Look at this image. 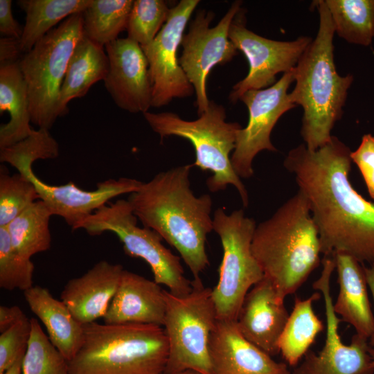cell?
Here are the masks:
<instances>
[{
    "label": "cell",
    "mask_w": 374,
    "mask_h": 374,
    "mask_svg": "<svg viewBox=\"0 0 374 374\" xmlns=\"http://www.w3.org/2000/svg\"><path fill=\"white\" fill-rule=\"evenodd\" d=\"M351 151L338 138L317 150L305 144L292 149L283 165L294 173L318 229L323 256L350 255L374 263V202L351 185Z\"/></svg>",
    "instance_id": "1"
},
{
    "label": "cell",
    "mask_w": 374,
    "mask_h": 374,
    "mask_svg": "<svg viewBox=\"0 0 374 374\" xmlns=\"http://www.w3.org/2000/svg\"><path fill=\"white\" fill-rule=\"evenodd\" d=\"M161 374H165V373H161ZM175 374H201V373H198L197 371H193V370H186V371L179 372V373H175Z\"/></svg>",
    "instance_id": "42"
},
{
    "label": "cell",
    "mask_w": 374,
    "mask_h": 374,
    "mask_svg": "<svg viewBox=\"0 0 374 374\" xmlns=\"http://www.w3.org/2000/svg\"><path fill=\"white\" fill-rule=\"evenodd\" d=\"M105 47L109 68L103 81L115 104L132 114L147 112L152 107V85L141 45L127 37Z\"/></svg>",
    "instance_id": "17"
},
{
    "label": "cell",
    "mask_w": 374,
    "mask_h": 374,
    "mask_svg": "<svg viewBox=\"0 0 374 374\" xmlns=\"http://www.w3.org/2000/svg\"><path fill=\"white\" fill-rule=\"evenodd\" d=\"M169 353L162 326L99 323L84 326L81 347L69 361L70 374H161Z\"/></svg>",
    "instance_id": "5"
},
{
    "label": "cell",
    "mask_w": 374,
    "mask_h": 374,
    "mask_svg": "<svg viewBox=\"0 0 374 374\" xmlns=\"http://www.w3.org/2000/svg\"><path fill=\"white\" fill-rule=\"evenodd\" d=\"M23 359L16 362L12 366L7 369L3 374H21Z\"/></svg>",
    "instance_id": "41"
},
{
    "label": "cell",
    "mask_w": 374,
    "mask_h": 374,
    "mask_svg": "<svg viewBox=\"0 0 374 374\" xmlns=\"http://www.w3.org/2000/svg\"><path fill=\"white\" fill-rule=\"evenodd\" d=\"M31 333L30 319L20 321L0 335V374L24 359Z\"/></svg>",
    "instance_id": "35"
},
{
    "label": "cell",
    "mask_w": 374,
    "mask_h": 374,
    "mask_svg": "<svg viewBox=\"0 0 374 374\" xmlns=\"http://www.w3.org/2000/svg\"><path fill=\"white\" fill-rule=\"evenodd\" d=\"M192 164L157 174L131 193L127 200L143 225L175 248L189 268L192 283L202 285L200 274L209 265L207 235L213 230L209 195L196 197L190 188Z\"/></svg>",
    "instance_id": "2"
},
{
    "label": "cell",
    "mask_w": 374,
    "mask_h": 374,
    "mask_svg": "<svg viewBox=\"0 0 374 374\" xmlns=\"http://www.w3.org/2000/svg\"><path fill=\"white\" fill-rule=\"evenodd\" d=\"M123 270L120 264L100 260L82 276L69 280L60 299L81 324L95 322L106 314Z\"/></svg>",
    "instance_id": "20"
},
{
    "label": "cell",
    "mask_w": 374,
    "mask_h": 374,
    "mask_svg": "<svg viewBox=\"0 0 374 374\" xmlns=\"http://www.w3.org/2000/svg\"><path fill=\"white\" fill-rule=\"evenodd\" d=\"M39 199L34 184L17 172L0 174V226H6Z\"/></svg>",
    "instance_id": "33"
},
{
    "label": "cell",
    "mask_w": 374,
    "mask_h": 374,
    "mask_svg": "<svg viewBox=\"0 0 374 374\" xmlns=\"http://www.w3.org/2000/svg\"><path fill=\"white\" fill-rule=\"evenodd\" d=\"M245 24L241 8L232 21L229 37L245 55L249 69L247 76L233 86L229 95L233 103L247 91L272 86L276 74L291 71L312 41L307 36L289 42L269 39L247 29Z\"/></svg>",
    "instance_id": "14"
},
{
    "label": "cell",
    "mask_w": 374,
    "mask_h": 374,
    "mask_svg": "<svg viewBox=\"0 0 374 374\" xmlns=\"http://www.w3.org/2000/svg\"><path fill=\"white\" fill-rule=\"evenodd\" d=\"M170 8L163 0H135L129 15L127 37L141 46L151 43L166 22Z\"/></svg>",
    "instance_id": "32"
},
{
    "label": "cell",
    "mask_w": 374,
    "mask_h": 374,
    "mask_svg": "<svg viewBox=\"0 0 374 374\" xmlns=\"http://www.w3.org/2000/svg\"><path fill=\"white\" fill-rule=\"evenodd\" d=\"M199 3V0H181L170 8L166 22L154 40L141 46L149 64L152 107L166 105L173 98H187L195 91L177 54L186 26Z\"/></svg>",
    "instance_id": "16"
},
{
    "label": "cell",
    "mask_w": 374,
    "mask_h": 374,
    "mask_svg": "<svg viewBox=\"0 0 374 374\" xmlns=\"http://www.w3.org/2000/svg\"><path fill=\"white\" fill-rule=\"evenodd\" d=\"M192 285L191 292L183 296L165 290L163 328L169 345L165 374L186 370L213 374L209 346L217 318L212 289L204 285Z\"/></svg>",
    "instance_id": "9"
},
{
    "label": "cell",
    "mask_w": 374,
    "mask_h": 374,
    "mask_svg": "<svg viewBox=\"0 0 374 374\" xmlns=\"http://www.w3.org/2000/svg\"><path fill=\"white\" fill-rule=\"evenodd\" d=\"M289 315L284 300L264 276L246 294L236 323L248 341L274 355L280 353L278 340Z\"/></svg>",
    "instance_id": "18"
},
{
    "label": "cell",
    "mask_w": 374,
    "mask_h": 374,
    "mask_svg": "<svg viewBox=\"0 0 374 374\" xmlns=\"http://www.w3.org/2000/svg\"><path fill=\"white\" fill-rule=\"evenodd\" d=\"M11 5V0H0V33L3 37L20 39L23 28L14 19Z\"/></svg>",
    "instance_id": "37"
},
{
    "label": "cell",
    "mask_w": 374,
    "mask_h": 374,
    "mask_svg": "<svg viewBox=\"0 0 374 374\" xmlns=\"http://www.w3.org/2000/svg\"><path fill=\"white\" fill-rule=\"evenodd\" d=\"M316 292L306 299L296 297L278 340V349L285 360L292 366L308 352L317 335L324 328L323 323L313 310V303L320 299Z\"/></svg>",
    "instance_id": "26"
},
{
    "label": "cell",
    "mask_w": 374,
    "mask_h": 374,
    "mask_svg": "<svg viewBox=\"0 0 374 374\" xmlns=\"http://www.w3.org/2000/svg\"><path fill=\"white\" fill-rule=\"evenodd\" d=\"M138 218L127 199L108 203L81 222L75 230L82 229L91 236L114 233L126 255L139 258L150 266L154 280L177 296L193 290L192 281L184 275L180 258L162 244V238L152 229L137 224Z\"/></svg>",
    "instance_id": "10"
},
{
    "label": "cell",
    "mask_w": 374,
    "mask_h": 374,
    "mask_svg": "<svg viewBox=\"0 0 374 374\" xmlns=\"http://www.w3.org/2000/svg\"><path fill=\"white\" fill-rule=\"evenodd\" d=\"M242 1H234L218 24L211 28L215 14L199 10L184 34L182 54L179 63L193 85L196 94V107L199 116L208 107L206 82L211 70L217 64L229 62L238 50L229 39L230 26L241 9Z\"/></svg>",
    "instance_id": "12"
},
{
    "label": "cell",
    "mask_w": 374,
    "mask_h": 374,
    "mask_svg": "<svg viewBox=\"0 0 374 374\" xmlns=\"http://www.w3.org/2000/svg\"><path fill=\"white\" fill-rule=\"evenodd\" d=\"M83 35L82 13L74 14L50 30L19 61L28 88L30 122L38 129L49 130L58 118L61 87Z\"/></svg>",
    "instance_id": "8"
},
{
    "label": "cell",
    "mask_w": 374,
    "mask_h": 374,
    "mask_svg": "<svg viewBox=\"0 0 374 374\" xmlns=\"http://www.w3.org/2000/svg\"><path fill=\"white\" fill-rule=\"evenodd\" d=\"M91 0H19L17 5L26 13L20 39L23 54L28 52L62 20L82 13Z\"/></svg>",
    "instance_id": "27"
},
{
    "label": "cell",
    "mask_w": 374,
    "mask_h": 374,
    "mask_svg": "<svg viewBox=\"0 0 374 374\" xmlns=\"http://www.w3.org/2000/svg\"><path fill=\"white\" fill-rule=\"evenodd\" d=\"M251 250L280 299L305 282L321 262V252L318 229L301 191L256 225Z\"/></svg>",
    "instance_id": "4"
},
{
    "label": "cell",
    "mask_w": 374,
    "mask_h": 374,
    "mask_svg": "<svg viewBox=\"0 0 374 374\" xmlns=\"http://www.w3.org/2000/svg\"><path fill=\"white\" fill-rule=\"evenodd\" d=\"M132 0H91L82 12L84 35L103 47L126 29Z\"/></svg>",
    "instance_id": "30"
},
{
    "label": "cell",
    "mask_w": 374,
    "mask_h": 374,
    "mask_svg": "<svg viewBox=\"0 0 374 374\" xmlns=\"http://www.w3.org/2000/svg\"><path fill=\"white\" fill-rule=\"evenodd\" d=\"M335 32L348 43L368 46L374 38V0H325Z\"/></svg>",
    "instance_id": "29"
},
{
    "label": "cell",
    "mask_w": 374,
    "mask_h": 374,
    "mask_svg": "<svg viewBox=\"0 0 374 374\" xmlns=\"http://www.w3.org/2000/svg\"><path fill=\"white\" fill-rule=\"evenodd\" d=\"M339 285V294L333 303L335 313L341 321L351 325L356 334L369 339L374 332V315L367 292L364 266L353 256L344 253L332 255Z\"/></svg>",
    "instance_id": "22"
},
{
    "label": "cell",
    "mask_w": 374,
    "mask_h": 374,
    "mask_svg": "<svg viewBox=\"0 0 374 374\" xmlns=\"http://www.w3.org/2000/svg\"><path fill=\"white\" fill-rule=\"evenodd\" d=\"M292 69L272 86L247 91L240 98L249 111L248 123L238 131L231 156V165L240 178L253 175L252 163L258 153L265 150L277 151L271 141V131L280 116L296 107L287 93L294 81Z\"/></svg>",
    "instance_id": "13"
},
{
    "label": "cell",
    "mask_w": 374,
    "mask_h": 374,
    "mask_svg": "<svg viewBox=\"0 0 374 374\" xmlns=\"http://www.w3.org/2000/svg\"><path fill=\"white\" fill-rule=\"evenodd\" d=\"M368 353L372 358V365L374 367V348L369 346Z\"/></svg>",
    "instance_id": "43"
},
{
    "label": "cell",
    "mask_w": 374,
    "mask_h": 374,
    "mask_svg": "<svg viewBox=\"0 0 374 374\" xmlns=\"http://www.w3.org/2000/svg\"><path fill=\"white\" fill-rule=\"evenodd\" d=\"M26 318L27 317L19 307L1 305L0 332L6 331Z\"/></svg>",
    "instance_id": "39"
},
{
    "label": "cell",
    "mask_w": 374,
    "mask_h": 374,
    "mask_svg": "<svg viewBox=\"0 0 374 374\" xmlns=\"http://www.w3.org/2000/svg\"><path fill=\"white\" fill-rule=\"evenodd\" d=\"M319 26L292 72L296 82L292 101L303 109L301 136L307 148L314 151L331 139V130L343 115V107L353 76L340 75L334 62L335 28L325 0L313 2Z\"/></svg>",
    "instance_id": "3"
},
{
    "label": "cell",
    "mask_w": 374,
    "mask_h": 374,
    "mask_svg": "<svg viewBox=\"0 0 374 374\" xmlns=\"http://www.w3.org/2000/svg\"><path fill=\"white\" fill-rule=\"evenodd\" d=\"M24 296L30 310L45 326L52 344L68 362L72 359L82 346L84 326L47 288L33 286L24 292Z\"/></svg>",
    "instance_id": "23"
},
{
    "label": "cell",
    "mask_w": 374,
    "mask_h": 374,
    "mask_svg": "<svg viewBox=\"0 0 374 374\" xmlns=\"http://www.w3.org/2000/svg\"><path fill=\"white\" fill-rule=\"evenodd\" d=\"M366 280L368 287L370 288L374 302V263L371 264L368 267H364ZM369 346L374 348V332L369 338Z\"/></svg>",
    "instance_id": "40"
},
{
    "label": "cell",
    "mask_w": 374,
    "mask_h": 374,
    "mask_svg": "<svg viewBox=\"0 0 374 374\" xmlns=\"http://www.w3.org/2000/svg\"><path fill=\"white\" fill-rule=\"evenodd\" d=\"M320 277L312 287L321 292L325 305L326 335L322 350L315 354L308 351L302 364L292 374H373L374 367L368 353V339L355 334L349 345L341 341L339 325L341 321L333 308L330 279L335 269L333 256H323Z\"/></svg>",
    "instance_id": "15"
},
{
    "label": "cell",
    "mask_w": 374,
    "mask_h": 374,
    "mask_svg": "<svg viewBox=\"0 0 374 374\" xmlns=\"http://www.w3.org/2000/svg\"><path fill=\"white\" fill-rule=\"evenodd\" d=\"M209 353L213 374H290L284 363L248 341L236 321H217Z\"/></svg>",
    "instance_id": "19"
},
{
    "label": "cell",
    "mask_w": 374,
    "mask_h": 374,
    "mask_svg": "<svg viewBox=\"0 0 374 374\" xmlns=\"http://www.w3.org/2000/svg\"><path fill=\"white\" fill-rule=\"evenodd\" d=\"M350 158L358 167L369 196L374 200V136L364 135L357 149L351 152Z\"/></svg>",
    "instance_id": "36"
},
{
    "label": "cell",
    "mask_w": 374,
    "mask_h": 374,
    "mask_svg": "<svg viewBox=\"0 0 374 374\" xmlns=\"http://www.w3.org/2000/svg\"><path fill=\"white\" fill-rule=\"evenodd\" d=\"M59 155V144L49 130L38 129L15 145L0 149V161L8 163L26 176L35 186L42 200L53 215L60 216L75 230L96 211L118 196L138 190L143 182L132 178L109 179L97 184L93 190H84L73 181L50 185L33 172L39 159H53Z\"/></svg>",
    "instance_id": "6"
},
{
    "label": "cell",
    "mask_w": 374,
    "mask_h": 374,
    "mask_svg": "<svg viewBox=\"0 0 374 374\" xmlns=\"http://www.w3.org/2000/svg\"><path fill=\"white\" fill-rule=\"evenodd\" d=\"M35 266L31 258L20 255L13 247L5 226H0V287L25 291L33 285Z\"/></svg>",
    "instance_id": "34"
},
{
    "label": "cell",
    "mask_w": 374,
    "mask_h": 374,
    "mask_svg": "<svg viewBox=\"0 0 374 374\" xmlns=\"http://www.w3.org/2000/svg\"><path fill=\"white\" fill-rule=\"evenodd\" d=\"M0 112L10 114L8 123L0 127V149L32 134L28 88L19 61L0 64Z\"/></svg>",
    "instance_id": "25"
},
{
    "label": "cell",
    "mask_w": 374,
    "mask_h": 374,
    "mask_svg": "<svg viewBox=\"0 0 374 374\" xmlns=\"http://www.w3.org/2000/svg\"><path fill=\"white\" fill-rule=\"evenodd\" d=\"M213 227L223 250L218 281L212 289L217 318L237 321L246 294L264 276L251 250L256 222L245 216L243 209L227 214L218 208L214 213Z\"/></svg>",
    "instance_id": "11"
},
{
    "label": "cell",
    "mask_w": 374,
    "mask_h": 374,
    "mask_svg": "<svg viewBox=\"0 0 374 374\" xmlns=\"http://www.w3.org/2000/svg\"><path fill=\"white\" fill-rule=\"evenodd\" d=\"M23 55L20 46V39L7 37H1L0 64L18 62Z\"/></svg>",
    "instance_id": "38"
},
{
    "label": "cell",
    "mask_w": 374,
    "mask_h": 374,
    "mask_svg": "<svg viewBox=\"0 0 374 374\" xmlns=\"http://www.w3.org/2000/svg\"><path fill=\"white\" fill-rule=\"evenodd\" d=\"M51 216V211L39 199L5 226L13 247L20 255L31 258L50 249Z\"/></svg>",
    "instance_id": "28"
},
{
    "label": "cell",
    "mask_w": 374,
    "mask_h": 374,
    "mask_svg": "<svg viewBox=\"0 0 374 374\" xmlns=\"http://www.w3.org/2000/svg\"><path fill=\"white\" fill-rule=\"evenodd\" d=\"M31 333L21 374H70L68 360L52 344L39 321L30 319Z\"/></svg>",
    "instance_id": "31"
},
{
    "label": "cell",
    "mask_w": 374,
    "mask_h": 374,
    "mask_svg": "<svg viewBox=\"0 0 374 374\" xmlns=\"http://www.w3.org/2000/svg\"><path fill=\"white\" fill-rule=\"evenodd\" d=\"M166 311L165 290L154 280L124 269L103 317L105 323L162 326Z\"/></svg>",
    "instance_id": "21"
},
{
    "label": "cell",
    "mask_w": 374,
    "mask_h": 374,
    "mask_svg": "<svg viewBox=\"0 0 374 374\" xmlns=\"http://www.w3.org/2000/svg\"><path fill=\"white\" fill-rule=\"evenodd\" d=\"M108 68V57L103 47L83 35L67 66L58 98V117L69 112L68 103L71 100L83 97L95 83L104 80Z\"/></svg>",
    "instance_id": "24"
},
{
    "label": "cell",
    "mask_w": 374,
    "mask_h": 374,
    "mask_svg": "<svg viewBox=\"0 0 374 374\" xmlns=\"http://www.w3.org/2000/svg\"><path fill=\"white\" fill-rule=\"evenodd\" d=\"M152 130L163 139L170 136L188 140L194 147L195 161L203 171H210L212 176L206 185L213 193L224 190L233 185L239 193L244 206L249 204V196L244 185L235 173L231 162V152L235 149L238 123L226 121L224 107L214 101L194 121H186L172 112L143 114Z\"/></svg>",
    "instance_id": "7"
}]
</instances>
